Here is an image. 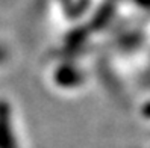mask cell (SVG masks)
<instances>
[{"mask_svg":"<svg viewBox=\"0 0 150 148\" xmlns=\"http://www.w3.org/2000/svg\"><path fill=\"white\" fill-rule=\"evenodd\" d=\"M0 148H18L12 130L11 109L6 101H0Z\"/></svg>","mask_w":150,"mask_h":148,"instance_id":"1","label":"cell"},{"mask_svg":"<svg viewBox=\"0 0 150 148\" xmlns=\"http://www.w3.org/2000/svg\"><path fill=\"white\" fill-rule=\"evenodd\" d=\"M143 115H144L146 118H150V103H147L146 106L143 107Z\"/></svg>","mask_w":150,"mask_h":148,"instance_id":"2","label":"cell"}]
</instances>
